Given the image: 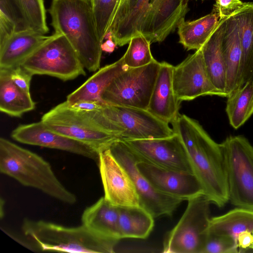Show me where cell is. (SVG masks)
<instances>
[{"mask_svg": "<svg viewBox=\"0 0 253 253\" xmlns=\"http://www.w3.org/2000/svg\"><path fill=\"white\" fill-rule=\"evenodd\" d=\"M98 34L102 42L108 34L112 20L120 0H90Z\"/></svg>", "mask_w": 253, "mask_h": 253, "instance_id": "cell-32", "label": "cell"}, {"mask_svg": "<svg viewBox=\"0 0 253 253\" xmlns=\"http://www.w3.org/2000/svg\"><path fill=\"white\" fill-rule=\"evenodd\" d=\"M236 11L227 18L221 41L225 66L227 97L232 91L240 86L241 81L242 48L240 27L235 16Z\"/></svg>", "mask_w": 253, "mask_h": 253, "instance_id": "cell-19", "label": "cell"}, {"mask_svg": "<svg viewBox=\"0 0 253 253\" xmlns=\"http://www.w3.org/2000/svg\"><path fill=\"white\" fill-rule=\"evenodd\" d=\"M237 243L241 252H245L253 244V233L248 231L241 233L238 236Z\"/></svg>", "mask_w": 253, "mask_h": 253, "instance_id": "cell-38", "label": "cell"}, {"mask_svg": "<svg viewBox=\"0 0 253 253\" xmlns=\"http://www.w3.org/2000/svg\"><path fill=\"white\" fill-rule=\"evenodd\" d=\"M82 224L102 237L119 241V208L104 197L87 207L82 216Z\"/></svg>", "mask_w": 253, "mask_h": 253, "instance_id": "cell-21", "label": "cell"}, {"mask_svg": "<svg viewBox=\"0 0 253 253\" xmlns=\"http://www.w3.org/2000/svg\"><path fill=\"white\" fill-rule=\"evenodd\" d=\"M161 63L154 59L145 66L126 67L104 89V103L147 110Z\"/></svg>", "mask_w": 253, "mask_h": 253, "instance_id": "cell-10", "label": "cell"}, {"mask_svg": "<svg viewBox=\"0 0 253 253\" xmlns=\"http://www.w3.org/2000/svg\"><path fill=\"white\" fill-rule=\"evenodd\" d=\"M246 231L253 233V211L236 207L211 218L208 234L229 237L237 242L239 234Z\"/></svg>", "mask_w": 253, "mask_h": 253, "instance_id": "cell-26", "label": "cell"}, {"mask_svg": "<svg viewBox=\"0 0 253 253\" xmlns=\"http://www.w3.org/2000/svg\"><path fill=\"white\" fill-rule=\"evenodd\" d=\"M220 145L229 201L236 207L253 211V146L242 135L229 136Z\"/></svg>", "mask_w": 253, "mask_h": 253, "instance_id": "cell-7", "label": "cell"}, {"mask_svg": "<svg viewBox=\"0 0 253 253\" xmlns=\"http://www.w3.org/2000/svg\"><path fill=\"white\" fill-rule=\"evenodd\" d=\"M0 171L24 186L37 189L66 204L77 201L76 196L61 183L47 162L2 137L0 138Z\"/></svg>", "mask_w": 253, "mask_h": 253, "instance_id": "cell-4", "label": "cell"}, {"mask_svg": "<svg viewBox=\"0 0 253 253\" xmlns=\"http://www.w3.org/2000/svg\"><path fill=\"white\" fill-rule=\"evenodd\" d=\"M219 19L218 15L212 12L193 21L182 19L177 27L179 42L188 50H198L214 30Z\"/></svg>", "mask_w": 253, "mask_h": 253, "instance_id": "cell-27", "label": "cell"}, {"mask_svg": "<svg viewBox=\"0 0 253 253\" xmlns=\"http://www.w3.org/2000/svg\"><path fill=\"white\" fill-rule=\"evenodd\" d=\"M126 68L122 57L116 62L99 68L82 85L69 94L66 101L70 105L82 101H101L100 95L102 91Z\"/></svg>", "mask_w": 253, "mask_h": 253, "instance_id": "cell-23", "label": "cell"}, {"mask_svg": "<svg viewBox=\"0 0 253 253\" xmlns=\"http://www.w3.org/2000/svg\"><path fill=\"white\" fill-rule=\"evenodd\" d=\"M189 0H120L108 34L117 45L141 33L151 43L162 42L188 11Z\"/></svg>", "mask_w": 253, "mask_h": 253, "instance_id": "cell-1", "label": "cell"}, {"mask_svg": "<svg viewBox=\"0 0 253 253\" xmlns=\"http://www.w3.org/2000/svg\"><path fill=\"white\" fill-rule=\"evenodd\" d=\"M50 37L33 30L13 34L0 44V69H9L21 65Z\"/></svg>", "mask_w": 253, "mask_h": 253, "instance_id": "cell-20", "label": "cell"}, {"mask_svg": "<svg viewBox=\"0 0 253 253\" xmlns=\"http://www.w3.org/2000/svg\"><path fill=\"white\" fill-rule=\"evenodd\" d=\"M7 70L14 84L24 91L30 92V83L33 75L21 65Z\"/></svg>", "mask_w": 253, "mask_h": 253, "instance_id": "cell-35", "label": "cell"}, {"mask_svg": "<svg viewBox=\"0 0 253 253\" xmlns=\"http://www.w3.org/2000/svg\"><path fill=\"white\" fill-rule=\"evenodd\" d=\"M250 250H251L252 252H253V244L249 249L247 250L245 252H248Z\"/></svg>", "mask_w": 253, "mask_h": 253, "instance_id": "cell-40", "label": "cell"}, {"mask_svg": "<svg viewBox=\"0 0 253 253\" xmlns=\"http://www.w3.org/2000/svg\"><path fill=\"white\" fill-rule=\"evenodd\" d=\"M103 104L101 101H82L70 105L72 108L83 111H93L100 109Z\"/></svg>", "mask_w": 253, "mask_h": 253, "instance_id": "cell-37", "label": "cell"}, {"mask_svg": "<svg viewBox=\"0 0 253 253\" xmlns=\"http://www.w3.org/2000/svg\"><path fill=\"white\" fill-rule=\"evenodd\" d=\"M210 204L203 194L188 200L182 216L165 240L163 253H202L208 236Z\"/></svg>", "mask_w": 253, "mask_h": 253, "instance_id": "cell-11", "label": "cell"}, {"mask_svg": "<svg viewBox=\"0 0 253 253\" xmlns=\"http://www.w3.org/2000/svg\"><path fill=\"white\" fill-rule=\"evenodd\" d=\"M202 1H203L204 0H202Z\"/></svg>", "mask_w": 253, "mask_h": 253, "instance_id": "cell-41", "label": "cell"}, {"mask_svg": "<svg viewBox=\"0 0 253 253\" xmlns=\"http://www.w3.org/2000/svg\"><path fill=\"white\" fill-rule=\"evenodd\" d=\"M35 103L30 93L19 87L11 80L7 69H0V110L14 117L34 110Z\"/></svg>", "mask_w": 253, "mask_h": 253, "instance_id": "cell-24", "label": "cell"}, {"mask_svg": "<svg viewBox=\"0 0 253 253\" xmlns=\"http://www.w3.org/2000/svg\"><path fill=\"white\" fill-rule=\"evenodd\" d=\"M11 136L22 143L65 151L98 162L99 153L92 147L49 129L41 121L19 125Z\"/></svg>", "mask_w": 253, "mask_h": 253, "instance_id": "cell-17", "label": "cell"}, {"mask_svg": "<svg viewBox=\"0 0 253 253\" xmlns=\"http://www.w3.org/2000/svg\"><path fill=\"white\" fill-rule=\"evenodd\" d=\"M186 150L193 174L204 195L219 208L229 202L224 158L220 144L214 141L196 120L179 114L171 123Z\"/></svg>", "mask_w": 253, "mask_h": 253, "instance_id": "cell-2", "label": "cell"}, {"mask_svg": "<svg viewBox=\"0 0 253 253\" xmlns=\"http://www.w3.org/2000/svg\"><path fill=\"white\" fill-rule=\"evenodd\" d=\"M32 30L45 35L49 32L43 0H17Z\"/></svg>", "mask_w": 253, "mask_h": 253, "instance_id": "cell-33", "label": "cell"}, {"mask_svg": "<svg viewBox=\"0 0 253 253\" xmlns=\"http://www.w3.org/2000/svg\"><path fill=\"white\" fill-rule=\"evenodd\" d=\"M172 81L175 94L180 102L208 95L226 97L211 82L201 48L174 66Z\"/></svg>", "mask_w": 253, "mask_h": 253, "instance_id": "cell-14", "label": "cell"}, {"mask_svg": "<svg viewBox=\"0 0 253 253\" xmlns=\"http://www.w3.org/2000/svg\"><path fill=\"white\" fill-rule=\"evenodd\" d=\"M235 16L239 25L242 48L241 86L253 82V3L245 2L236 11Z\"/></svg>", "mask_w": 253, "mask_h": 253, "instance_id": "cell-25", "label": "cell"}, {"mask_svg": "<svg viewBox=\"0 0 253 253\" xmlns=\"http://www.w3.org/2000/svg\"><path fill=\"white\" fill-rule=\"evenodd\" d=\"M229 16L219 18L217 26L201 47L205 65L211 82L226 97L225 66L221 41Z\"/></svg>", "mask_w": 253, "mask_h": 253, "instance_id": "cell-22", "label": "cell"}, {"mask_svg": "<svg viewBox=\"0 0 253 253\" xmlns=\"http://www.w3.org/2000/svg\"><path fill=\"white\" fill-rule=\"evenodd\" d=\"M86 112L100 127L123 139L159 138L175 133L147 110L103 103L100 109Z\"/></svg>", "mask_w": 253, "mask_h": 253, "instance_id": "cell-6", "label": "cell"}, {"mask_svg": "<svg viewBox=\"0 0 253 253\" xmlns=\"http://www.w3.org/2000/svg\"><path fill=\"white\" fill-rule=\"evenodd\" d=\"M32 30L17 0H0V44L15 33Z\"/></svg>", "mask_w": 253, "mask_h": 253, "instance_id": "cell-30", "label": "cell"}, {"mask_svg": "<svg viewBox=\"0 0 253 253\" xmlns=\"http://www.w3.org/2000/svg\"><path fill=\"white\" fill-rule=\"evenodd\" d=\"M123 140L142 160L163 168L193 173L185 146L176 132L159 138Z\"/></svg>", "mask_w": 253, "mask_h": 253, "instance_id": "cell-13", "label": "cell"}, {"mask_svg": "<svg viewBox=\"0 0 253 253\" xmlns=\"http://www.w3.org/2000/svg\"><path fill=\"white\" fill-rule=\"evenodd\" d=\"M245 3L240 0H215L211 12L216 13L219 18H224L239 9Z\"/></svg>", "mask_w": 253, "mask_h": 253, "instance_id": "cell-36", "label": "cell"}, {"mask_svg": "<svg viewBox=\"0 0 253 253\" xmlns=\"http://www.w3.org/2000/svg\"><path fill=\"white\" fill-rule=\"evenodd\" d=\"M119 231L122 238L145 239L154 225V217L141 207H118Z\"/></svg>", "mask_w": 253, "mask_h": 253, "instance_id": "cell-28", "label": "cell"}, {"mask_svg": "<svg viewBox=\"0 0 253 253\" xmlns=\"http://www.w3.org/2000/svg\"><path fill=\"white\" fill-rule=\"evenodd\" d=\"M226 112L234 129L243 126L253 114V82H248L227 97Z\"/></svg>", "mask_w": 253, "mask_h": 253, "instance_id": "cell-29", "label": "cell"}, {"mask_svg": "<svg viewBox=\"0 0 253 253\" xmlns=\"http://www.w3.org/2000/svg\"><path fill=\"white\" fill-rule=\"evenodd\" d=\"M48 12L55 32L63 35L84 68H100L103 42L99 39L90 0H52Z\"/></svg>", "mask_w": 253, "mask_h": 253, "instance_id": "cell-3", "label": "cell"}, {"mask_svg": "<svg viewBox=\"0 0 253 253\" xmlns=\"http://www.w3.org/2000/svg\"><path fill=\"white\" fill-rule=\"evenodd\" d=\"M151 42L141 33L133 36L125 53L122 56L127 68L141 67L152 62L154 58L150 50Z\"/></svg>", "mask_w": 253, "mask_h": 253, "instance_id": "cell-31", "label": "cell"}, {"mask_svg": "<svg viewBox=\"0 0 253 253\" xmlns=\"http://www.w3.org/2000/svg\"><path fill=\"white\" fill-rule=\"evenodd\" d=\"M136 165L153 187L161 193L182 201L204 195L202 187L193 173L163 168L138 157Z\"/></svg>", "mask_w": 253, "mask_h": 253, "instance_id": "cell-16", "label": "cell"}, {"mask_svg": "<svg viewBox=\"0 0 253 253\" xmlns=\"http://www.w3.org/2000/svg\"><path fill=\"white\" fill-rule=\"evenodd\" d=\"M98 163L105 199L117 207H140L139 197L129 174L108 148L99 153Z\"/></svg>", "mask_w": 253, "mask_h": 253, "instance_id": "cell-15", "label": "cell"}, {"mask_svg": "<svg viewBox=\"0 0 253 253\" xmlns=\"http://www.w3.org/2000/svg\"><path fill=\"white\" fill-rule=\"evenodd\" d=\"M108 148L129 174L138 195L140 207L154 218L171 216L182 200L161 193L153 187L137 168V156L123 139H117Z\"/></svg>", "mask_w": 253, "mask_h": 253, "instance_id": "cell-12", "label": "cell"}, {"mask_svg": "<svg viewBox=\"0 0 253 253\" xmlns=\"http://www.w3.org/2000/svg\"><path fill=\"white\" fill-rule=\"evenodd\" d=\"M173 67L166 62L161 63L147 109L151 114L168 124L172 123L179 114L180 102L173 86Z\"/></svg>", "mask_w": 253, "mask_h": 253, "instance_id": "cell-18", "label": "cell"}, {"mask_svg": "<svg viewBox=\"0 0 253 253\" xmlns=\"http://www.w3.org/2000/svg\"><path fill=\"white\" fill-rule=\"evenodd\" d=\"M33 75H48L63 81L85 75L75 50L62 34L54 32L22 63Z\"/></svg>", "mask_w": 253, "mask_h": 253, "instance_id": "cell-8", "label": "cell"}, {"mask_svg": "<svg viewBox=\"0 0 253 253\" xmlns=\"http://www.w3.org/2000/svg\"><path fill=\"white\" fill-rule=\"evenodd\" d=\"M239 247L233 239L208 234L202 253H237Z\"/></svg>", "mask_w": 253, "mask_h": 253, "instance_id": "cell-34", "label": "cell"}, {"mask_svg": "<svg viewBox=\"0 0 253 253\" xmlns=\"http://www.w3.org/2000/svg\"><path fill=\"white\" fill-rule=\"evenodd\" d=\"M22 230L42 251L110 253L114 252L118 242L95 234L83 224L69 227L43 220L26 219Z\"/></svg>", "mask_w": 253, "mask_h": 253, "instance_id": "cell-5", "label": "cell"}, {"mask_svg": "<svg viewBox=\"0 0 253 253\" xmlns=\"http://www.w3.org/2000/svg\"><path fill=\"white\" fill-rule=\"evenodd\" d=\"M41 121L49 129L86 144L99 154L119 138L100 127L86 112L74 109L66 101L44 114Z\"/></svg>", "mask_w": 253, "mask_h": 253, "instance_id": "cell-9", "label": "cell"}, {"mask_svg": "<svg viewBox=\"0 0 253 253\" xmlns=\"http://www.w3.org/2000/svg\"><path fill=\"white\" fill-rule=\"evenodd\" d=\"M106 38H107V40L101 44L102 50L106 52L111 53L114 50L117 45L111 35H107Z\"/></svg>", "mask_w": 253, "mask_h": 253, "instance_id": "cell-39", "label": "cell"}]
</instances>
